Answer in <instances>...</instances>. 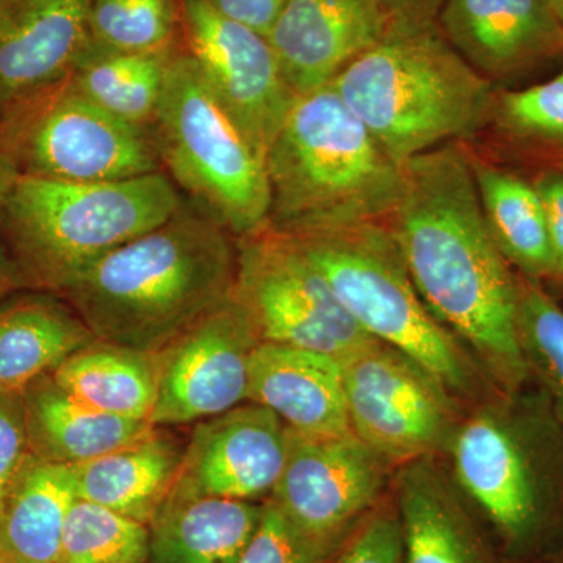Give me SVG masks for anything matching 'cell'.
Masks as SVG:
<instances>
[{"label": "cell", "instance_id": "1", "mask_svg": "<svg viewBox=\"0 0 563 563\" xmlns=\"http://www.w3.org/2000/svg\"><path fill=\"white\" fill-rule=\"evenodd\" d=\"M415 288L437 321L501 393L531 385L517 332L518 274L496 246L466 144L402 163L385 221Z\"/></svg>", "mask_w": 563, "mask_h": 563}, {"label": "cell", "instance_id": "2", "mask_svg": "<svg viewBox=\"0 0 563 563\" xmlns=\"http://www.w3.org/2000/svg\"><path fill=\"white\" fill-rule=\"evenodd\" d=\"M235 277L236 240L185 201L96 262L62 298L96 339L157 352L231 299Z\"/></svg>", "mask_w": 563, "mask_h": 563}, {"label": "cell", "instance_id": "3", "mask_svg": "<svg viewBox=\"0 0 563 563\" xmlns=\"http://www.w3.org/2000/svg\"><path fill=\"white\" fill-rule=\"evenodd\" d=\"M443 459L507 563L563 553V420L543 391L466 410Z\"/></svg>", "mask_w": 563, "mask_h": 563}, {"label": "cell", "instance_id": "4", "mask_svg": "<svg viewBox=\"0 0 563 563\" xmlns=\"http://www.w3.org/2000/svg\"><path fill=\"white\" fill-rule=\"evenodd\" d=\"M331 87L399 165L476 139L496 92L444 38L437 20H393Z\"/></svg>", "mask_w": 563, "mask_h": 563}, {"label": "cell", "instance_id": "5", "mask_svg": "<svg viewBox=\"0 0 563 563\" xmlns=\"http://www.w3.org/2000/svg\"><path fill=\"white\" fill-rule=\"evenodd\" d=\"M265 166L268 228L287 235L385 222L401 190L402 165L331 85L296 98Z\"/></svg>", "mask_w": 563, "mask_h": 563}, {"label": "cell", "instance_id": "6", "mask_svg": "<svg viewBox=\"0 0 563 563\" xmlns=\"http://www.w3.org/2000/svg\"><path fill=\"white\" fill-rule=\"evenodd\" d=\"M184 206L163 172L96 184L21 176L0 209V236L27 290L62 296L96 262Z\"/></svg>", "mask_w": 563, "mask_h": 563}, {"label": "cell", "instance_id": "7", "mask_svg": "<svg viewBox=\"0 0 563 563\" xmlns=\"http://www.w3.org/2000/svg\"><path fill=\"white\" fill-rule=\"evenodd\" d=\"M288 236L363 331L412 358L466 410L501 393L429 312L385 222Z\"/></svg>", "mask_w": 563, "mask_h": 563}, {"label": "cell", "instance_id": "8", "mask_svg": "<svg viewBox=\"0 0 563 563\" xmlns=\"http://www.w3.org/2000/svg\"><path fill=\"white\" fill-rule=\"evenodd\" d=\"M150 129L162 172L192 209L235 240L268 228L272 198L265 158L181 44Z\"/></svg>", "mask_w": 563, "mask_h": 563}, {"label": "cell", "instance_id": "9", "mask_svg": "<svg viewBox=\"0 0 563 563\" xmlns=\"http://www.w3.org/2000/svg\"><path fill=\"white\" fill-rule=\"evenodd\" d=\"M21 176L96 184L162 172L151 129L96 106L68 79L0 117Z\"/></svg>", "mask_w": 563, "mask_h": 563}, {"label": "cell", "instance_id": "10", "mask_svg": "<svg viewBox=\"0 0 563 563\" xmlns=\"http://www.w3.org/2000/svg\"><path fill=\"white\" fill-rule=\"evenodd\" d=\"M233 298L262 342L321 352L340 362L377 342L346 312L295 240L269 228L236 240Z\"/></svg>", "mask_w": 563, "mask_h": 563}, {"label": "cell", "instance_id": "11", "mask_svg": "<svg viewBox=\"0 0 563 563\" xmlns=\"http://www.w3.org/2000/svg\"><path fill=\"white\" fill-rule=\"evenodd\" d=\"M351 432L396 468L444 457L466 409L402 352L383 342L342 361Z\"/></svg>", "mask_w": 563, "mask_h": 563}, {"label": "cell", "instance_id": "12", "mask_svg": "<svg viewBox=\"0 0 563 563\" xmlns=\"http://www.w3.org/2000/svg\"><path fill=\"white\" fill-rule=\"evenodd\" d=\"M396 470L352 432L306 435L288 428L284 472L269 499L299 531L339 550L390 495Z\"/></svg>", "mask_w": 563, "mask_h": 563}, {"label": "cell", "instance_id": "13", "mask_svg": "<svg viewBox=\"0 0 563 563\" xmlns=\"http://www.w3.org/2000/svg\"><path fill=\"white\" fill-rule=\"evenodd\" d=\"M261 343L250 314L232 295L152 352L157 372L152 424H190L247 402L251 358Z\"/></svg>", "mask_w": 563, "mask_h": 563}, {"label": "cell", "instance_id": "14", "mask_svg": "<svg viewBox=\"0 0 563 563\" xmlns=\"http://www.w3.org/2000/svg\"><path fill=\"white\" fill-rule=\"evenodd\" d=\"M181 49L263 158L296 96L262 33L222 16L206 0H179Z\"/></svg>", "mask_w": 563, "mask_h": 563}, {"label": "cell", "instance_id": "15", "mask_svg": "<svg viewBox=\"0 0 563 563\" xmlns=\"http://www.w3.org/2000/svg\"><path fill=\"white\" fill-rule=\"evenodd\" d=\"M288 428L266 407L244 402L196 422L173 492L262 503L284 472Z\"/></svg>", "mask_w": 563, "mask_h": 563}, {"label": "cell", "instance_id": "16", "mask_svg": "<svg viewBox=\"0 0 563 563\" xmlns=\"http://www.w3.org/2000/svg\"><path fill=\"white\" fill-rule=\"evenodd\" d=\"M437 22L492 84L563 60V25L548 0H443Z\"/></svg>", "mask_w": 563, "mask_h": 563}, {"label": "cell", "instance_id": "17", "mask_svg": "<svg viewBox=\"0 0 563 563\" xmlns=\"http://www.w3.org/2000/svg\"><path fill=\"white\" fill-rule=\"evenodd\" d=\"M391 21L377 0H287L266 38L299 98L331 85Z\"/></svg>", "mask_w": 563, "mask_h": 563}, {"label": "cell", "instance_id": "18", "mask_svg": "<svg viewBox=\"0 0 563 563\" xmlns=\"http://www.w3.org/2000/svg\"><path fill=\"white\" fill-rule=\"evenodd\" d=\"M391 495L404 563H507L443 457L429 455L399 466Z\"/></svg>", "mask_w": 563, "mask_h": 563}, {"label": "cell", "instance_id": "19", "mask_svg": "<svg viewBox=\"0 0 563 563\" xmlns=\"http://www.w3.org/2000/svg\"><path fill=\"white\" fill-rule=\"evenodd\" d=\"M92 0H0V117L68 79L90 44Z\"/></svg>", "mask_w": 563, "mask_h": 563}, {"label": "cell", "instance_id": "20", "mask_svg": "<svg viewBox=\"0 0 563 563\" xmlns=\"http://www.w3.org/2000/svg\"><path fill=\"white\" fill-rule=\"evenodd\" d=\"M247 401L306 435L351 433L342 362L302 347L262 342L250 365Z\"/></svg>", "mask_w": 563, "mask_h": 563}, {"label": "cell", "instance_id": "21", "mask_svg": "<svg viewBox=\"0 0 563 563\" xmlns=\"http://www.w3.org/2000/svg\"><path fill=\"white\" fill-rule=\"evenodd\" d=\"M185 446L155 426L135 442L73 466L77 498L150 526L176 488Z\"/></svg>", "mask_w": 563, "mask_h": 563}, {"label": "cell", "instance_id": "22", "mask_svg": "<svg viewBox=\"0 0 563 563\" xmlns=\"http://www.w3.org/2000/svg\"><path fill=\"white\" fill-rule=\"evenodd\" d=\"M95 340L62 296L14 292L0 302V393H22Z\"/></svg>", "mask_w": 563, "mask_h": 563}, {"label": "cell", "instance_id": "23", "mask_svg": "<svg viewBox=\"0 0 563 563\" xmlns=\"http://www.w3.org/2000/svg\"><path fill=\"white\" fill-rule=\"evenodd\" d=\"M31 453L41 461L76 466L135 442L151 421L99 412L43 374L22 390Z\"/></svg>", "mask_w": 563, "mask_h": 563}, {"label": "cell", "instance_id": "24", "mask_svg": "<svg viewBox=\"0 0 563 563\" xmlns=\"http://www.w3.org/2000/svg\"><path fill=\"white\" fill-rule=\"evenodd\" d=\"M262 510L263 501L173 492L150 525L147 563H236Z\"/></svg>", "mask_w": 563, "mask_h": 563}, {"label": "cell", "instance_id": "25", "mask_svg": "<svg viewBox=\"0 0 563 563\" xmlns=\"http://www.w3.org/2000/svg\"><path fill=\"white\" fill-rule=\"evenodd\" d=\"M476 140L484 151L470 144L474 151L528 177L563 172V70L521 90H496Z\"/></svg>", "mask_w": 563, "mask_h": 563}, {"label": "cell", "instance_id": "26", "mask_svg": "<svg viewBox=\"0 0 563 563\" xmlns=\"http://www.w3.org/2000/svg\"><path fill=\"white\" fill-rule=\"evenodd\" d=\"M76 499L73 466L32 454L0 507V563H57Z\"/></svg>", "mask_w": 563, "mask_h": 563}, {"label": "cell", "instance_id": "27", "mask_svg": "<svg viewBox=\"0 0 563 563\" xmlns=\"http://www.w3.org/2000/svg\"><path fill=\"white\" fill-rule=\"evenodd\" d=\"M465 144L484 218L496 246L515 273L550 284L553 255L542 199L532 180Z\"/></svg>", "mask_w": 563, "mask_h": 563}, {"label": "cell", "instance_id": "28", "mask_svg": "<svg viewBox=\"0 0 563 563\" xmlns=\"http://www.w3.org/2000/svg\"><path fill=\"white\" fill-rule=\"evenodd\" d=\"M51 374L69 395L99 412L151 421L157 401L152 352L96 339Z\"/></svg>", "mask_w": 563, "mask_h": 563}, {"label": "cell", "instance_id": "29", "mask_svg": "<svg viewBox=\"0 0 563 563\" xmlns=\"http://www.w3.org/2000/svg\"><path fill=\"white\" fill-rule=\"evenodd\" d=\"M179 49L180 44L158 52H121L91 40L69 80L96 106L150 129Z\"/></svg>", "mask_w": 563, "mask_h": 563}, {"label": "cell", "instance_id": "30", "mask_svg": "<svg viewBox=\"0 0 563 563\" xmlns=\"http://www.w3.org/2000/svg\"><path fill=\"white\" fill-rule=\"evenodd\" d=\"M517 332L531 385L544 393L563 420V307L542 282L521 274Z\"/></svg>", "mask_w": 563, "mask_h": 563}, {"label": "cell", "instance_id": "31", "mask_svg": "<svg viewBox=\"0 0 563 563\" xmlns=\"http://www.w3.org/2000/svg\"><path fill=\"white\" fill-rule=\"evenodd\" d=\"M150 542V526L77 498L57 563H147Z\"/></svg>", "mask_w": 563, "mask_h": 563}, {"label": "cell", "instance_id": "32", "mask_svg": "<svg viewBox=\"0 0 563 563\" xmlns=\"http://www.w3.org/2000/svg\"><path fill=\"white\" fill-rule=\"evenodd\" d=\"M90 35L121 52H158L180 44L179 0H92Z\"/></svg>", "mask_w": 563, "mask_h": 563}, {"label": "cell", "instance_id": "33", "mask_svg": "<svg viewBox=\"0 0 563 563\" xmlns=\"http://www.w3.org/2000/svg\"><path fill=\"white\" fill-rule=\"evenodd\" d=\"M339 550L299 531L268 498L263 501L257 529L236 563H328Z\"/></svg>", "mask_w": 563, "mask_h": 563}, {"label": "cell", "instance_id": "34", "mask_svg": "<svg viewBox=\"0 0 563 563\" xmlns=\"http://www.w3.org/2000/svg\"><path fill=\"white\" fill-rule=\"evenodd\" d=\"M328 563H404L401 525L391 493Z\"/></svg>", "mask_w": 563, "mask_h": 563}, {"label": "cell", "instance_id": "35", "mask_svg": "<svg viewBox=\"0 0 563 563\" xmlns=\"http://www.w3.org/2000/svg\"><path fill=\"white\" fill-rule=\"evenodd\" d=\"M31 455L22 393H0V507Z\"/></svg>", "mask_w": 563, "mask_h": 563}, {"label": "cell", "instance_id": "36", "mask_svg": "<svg viewBox=\"0 0 563 563\" xmlns=\"http://www.w3.org/2000/svg\"><path fill=\"white\" fill-rule=\"evenodd\" d=\"M542 199L551 255L553 276L550 284L563 291V172H543L529 176Z\"/></svg>", "mask_w": 563, "mask_h": 563}, {"label": "cell", "instance_id": "37", "mask_svg": "<svg viewBox=\"0 0 563 563\" xmlns=\"http://www.w3.org/2000/svg\"><path fill=\"white\" fill-rule=\"evenodd\" d=\"M222 16L268 35L287 0H206Z\"/></svg>", "mask_w": 563, "mask_h": 563}, {"label": "cell", "instance_id": "38", "mask_svg": "<svg viewBox=\"0 0 563 563\" xmlns=\"http://www.w3.org/2000/svg\"><path fill=\"white\" fill-rule=\"evenodd\" d=\"M391 20H437L443 0H377Z\"/></svg>", "mask_w": 563, "mask_h": 563}, {"label": "cell", "instance_id": "39", "mask_svg": "<svg viewBox=\"0 0 563 563\" xmlns=\"http://www.w3.org/2000/svg\"><path fill=\"white\" fill-rule=\"evenodd\" d=\"M20 290H27V288L9 246L0 236V302Z\"/></svg>", "mask_w": 563, "mask_h": 563}, {"label": "cell", "instance_id": "40", "mask_svg": "<svg viewBox=\"0 0 563 563\" xmlns=\"http://www.w3.org/2000/svg\"><path fill=\"white\" fill-rule=\"evenodd\" d=\"M21 172L16 162L11 157L5 144L0 140V209L9 199L10 192L13 191L14 185L20 180Z\"/></svg>", "mask_w": 563, "mask_h": 563}, {"label": "cell", "instance_id": "41", "mask_svg": "<svg viewBox=\"0 0 563 563\" xmlns=\"http://www.w3.org/2000/svg\"><path fill=\"white\" fill-rule=\"evenodd\" d=\"M548 2H550L551 9H553L555 16L559 18L563 25V0H548Z\"/></svg>", "mask_w": 563, "mask_h": 563}, {"label": "cell", "instance_id": "42", "mask_svg": "<svg viewBox=\"0 0 563 563\" xmlns=\"http://www.w3.org/2000/svg\"><path fill=\"white\" fill-rule=\"evenodd\" d=\"M533 563H563V553L550 555V558L540 559Z\"/></svg>", "mask_w": 563, "mask_h": 563}]
</instances>
